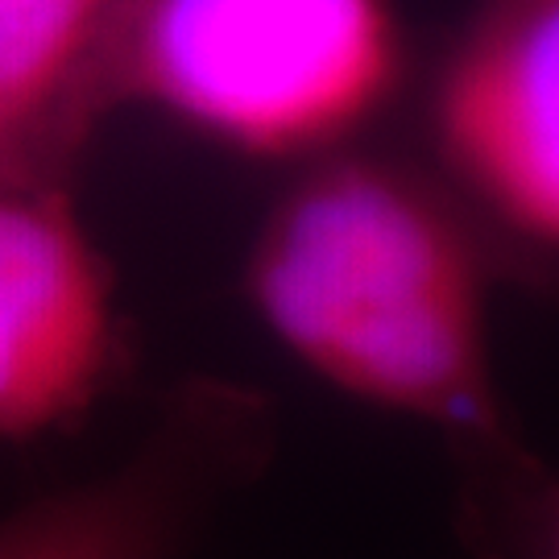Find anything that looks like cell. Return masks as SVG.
<instances>
[{"mask_svg": "<svg viewBox=\"0 0 559 559\" xmlns=\"http://www.w3.org/2000/svg\"><path fill=\"white\" fill-rule=\"evenodd\" d=\"M498 258L431 170L369 150L307 162L245 249V299L344 399L440 436L485 559H556V489L493 357Z\"/></svg>", "mask_w": 559, "mask_h": 559, "instance_id": "obj_1", "label": "cell"}, {"mask_svg": "<svg viewBox=\"0 0 559 559\" xmlns=\"http://www.w3.org/2000/svg\"><path fill=\"white\" fill-rule=\"evenodd\" d=\"M411 50L394 0H124L100 117L138 104L261 162L348 150L399 100Z\"/></svg>", "mask_w": 559, "mask_h": 559, "instance_id": "obj_2", "label": "cell"}, {"mask_svg": "<svg viewBox=\"0 0 559 559\" xmlns=\"http://www.w3.org/2000/svg\"><path fill=\"white\" fill-rule=\"evenodd\" d=\"M436 179L493 258L531 278L559 253V0H473L427 87Z\"/></svg>", "mask_w": 559, "mask_h": 559, "instance_id": "obj_3", "label": "cell"}, {"mask_svg": "<svg viewBox=\"0 0 559 559\" xmlns=\"http://www.w3.org/2000/svg\"><path fill=\"white\" fill-rule=\"evenodd\" d=\"M274 448L278 423L261 390L187 378L120 460L0 514V559H187Z\"/></svg>", "mask_w": 559, "mask_h": 559, "instance_id": "obj_4", "label": "cell"}, {"mask_svg": "<svg viewBox=\"0 0 559 559\" xmlns=\"http://www.w3.org/2000/svg\"><path fill=\"white\" fill-rule=\"evenodd\" d=\"M120 365L117 274L67 170H0V440L80 423Z\"/></svg>", "mask_w": 559, "mask_h": 559, "instance_id": "obj_5", "label": "cell"}, {"mask_svg": "<svg viewBox=\"0 0 559 559\" xmlns=\"http://www.w3.org/2000/svg\"><path fill=\"white\" fill-rule=\"evenodd\" d=\"M124 0H0V141L21 166L71 170L100 120L96 80Z\"/></svg>", "mask_w": 559, "mask_h": 559, "instance_id": "obj_6", "label": "cell"}, {"mask_svg": "<svg viewBox=\"0 0 559 559\" xmlns=\"http://www.w3.org/2000/svg\"><path fill=\"white\" fill-rule=\"evenodd\" d=\"M0 170H38V166H21V162L4 150V141H0Z\"/></svg>", "mask_w": 559, "mask_h": 559, "instance_id": "obj_7", "label": "cell"}]
</instances>
